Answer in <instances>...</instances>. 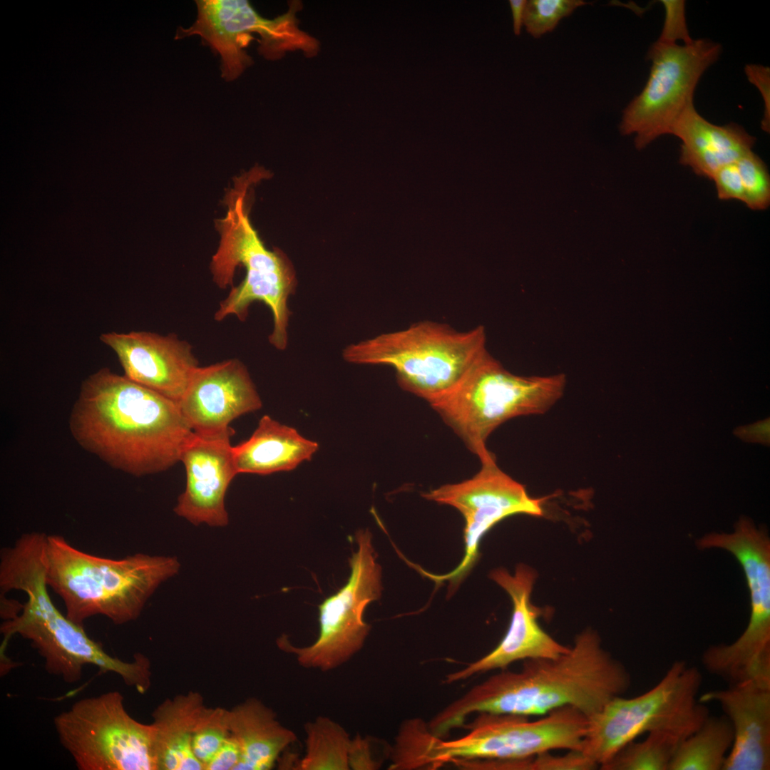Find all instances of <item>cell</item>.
Segmentation results:
<instances>
[{
  "label": "cell",
  "mask_w": 770,
  "mask_h": 770,
  "mask_svg": "<svg viewBox=\"0 0 770 770\" xmlns=\"http://www.w3.org/2000/svg\"><path fill=\"white\" fill-rule=\"evenodd\" d=\"M630 684L625 666L587 630L559 657L524 660L519 672L503 669L473 687L428 725L436 735L445 736L476 712L528 717L572 707L589 717L622 696Z\"/></svg>",
  "instance_id": "cell-1"
},
{
  "label": "cell",
  "mask_w": 770,
  "mask_h": 770,
  "mask_svg": "<svg viewBox=\"0 0 770 770\" xmlns=\"http://www.w3.org/2000/svg\"><path fill=\"white\" fill-rule=\"evenodd\" d=\"M68 428L83 449L135 476L158 473L180 461L193 432L177 401L107 367L82 382Z\"/></svg>",
  "instance_id": "cell-2"
},
{
  "label": "cell",
  "mask_w": 770,
  "mask_h": 770,
  "mask_svg": "<svg viewBox=\"0 0 770 770\" xmlns=\"http://www.w3.org/2000/svg\"><path fill=\"white\" fill-rule=\"evenodd\" d=\"M47 535L30 532L21 535L0 553L1 595L12 590L24 592L26 601L3 615L1 655L9 640L19 635L44 659L46 670L67 683L78 682L86 665L100 672H113L128 686L145 693L150 684V665L141 654L125 662L108 654L101 643L90 638L83 626L73 622L53 603L46 582L45 550Z\"/></svg>",
  "instance_id": "cell-3"
},
{
  "label": "cell",
  "mask_w": 770,
  "mask_h": 770,
  "mask_svg": "<svg viewBox=\"0 0 770 770\" xmlns=\"http://www.w3.org/2000/svg\"><path fill=\"white\" fill-rule=\"evenodd\" d=\"M260 177L256 170H252L237 178L225 197L226 214L215 221L220 238L210 268L217 286L232 288L220 302L214 319L220 322L233 315L244 321L253 302H263L272 314L269 341L276 349L283 350L288 340L290 311L287 303L294 291L296 279L284 255L268 250L250 221L247 192Z\"/></svg>",
  "instance_id": "cell-4"
},
{
  "label": "cell",
  "mask_w": 770,
  "mask_h": 770,
  "mask_svg": "<svg viewBox=\"0 0 770 770\" xmlns=\"http://www.w3.org/2000/svg\"><path fill=\"white\" fill-rule=\"evenodd\" d=\"M46 582L63 600L66 616L83 626L96 615L115 625L135 620L164 582L178 573L174 556L137 553L121 559L91 555L63 536L47 535Z\"/></svg>",
  "instance_id": "cell-5"
},
{
  "label": "cell",
  "mask_w": 770,
  "mask_h": 770,
  "mask_svg": "<svg viewBox=\"0 0 770 770\" xmlns=\"http://www.w3.org/2000/svg\"><path fill=\"white\" fill-rule=\"evenodd\" d=\"M587 724V717L572 707L535 721L516 714L480 713L467 734L452 740L435 736L418 724L405 744L406 765L409 769H434L448 763L518 761L555 749L581 751Z\"/></svg>",
  "instance_id": "cell-6"
},
{
  "label": "cell",
  "mask_w": 770,
  "mask_h": 770,
  "mask_svg": "<svg viewBox=\"0 0 770 770\" xmlns=\"http://www.w3.org/2000/svg\"><path fill=\"white\" fill-rule=\"evenodd\" d=\"M487 351L482 325L458 331L423 320L350 344L343 358L355 364L391 366L401 388L431 405L448 394Z\"/></svg>",
  "instance_id": "cell-7"
},
{
  "label": "cell",
  "mask_w": 770,
  "mask_h": 770,
  "mask_svg": "<svg viewBox=\"0 0 770 770\" xmlns=\"http://www.w3.org/2000/svg\"><path fill=\"white\" fill-rule=\"evenodd\" d=\"M566 383L564 374H513L487 351L448 394L430 406L486 464L496 462L486 446L492 432L510 419L545 414L562 398Z\"/></svg>",
  "instance_id": "cell-8"
},
{
  "label": "cell",
  "mask_w": 770,
  "mask_h": 770,
  "mask_svg": "<svg viewBox=\"0 0 770 770\" xmlns=\"http://www.w3.org/2000/svg\"><path fill=\"white\" fill-rule=\"evenodd\" d=\"M700 671L686 662L671 664L660 681L632 698L617 697L587 717L581 751L601 767L640 735L667 731L688 737L709 715L699 702Z\"/></svg>",
  "instance_id": "cell-9"
},
{
  "label": "cell",
  "mask_w": 770,
  "mask_h": 770,
  "mask_svg": "<svg viewBox=\"0 0 770 770\" xmlns=\"http://www.w3.org/2000/svg\"><path fill=\"white\" fill-rule=\"evenodd\" d=\"M53 723L80 770H157L153 727L128 713L118 691L78 700Z\"/></svg>",
  "instance_id": "cell-10"
},
{
  "label": "cell",
  "mask_w": 770,
  "mask_h": 770,
  "mask_svg": "<svg viewBox=\"0 0 770 770\" xmlns=\"http://www.w3.org/2000/svg\"><path fill=\"white\" fill-rule=\"evenodd\" d=\"M719 43L707 38L685 44L655 41L647 51L651 68L642 91L626 106L620 123L622 135H635L640 150L664 135L691 105L704 72L719 58Z\"/></svg>",
  "instance_id": "cell-11"
},
{
  "label": "cell",
  "mask_w": 770,
  "mask_h": 770,
  "mask_svg": "<svg viewBox=\"0 0 770 770\" xmlns=\"http://www.w3.org/2000/svg\"><path fill=\"white\" fill-rule=\"evenodd\" d=\"M197 16L188 29L179 27L175 39L197 35L221 58L222 77L232 81L252 63L244 50L253 34L260 36L259 51L267 59L282 57L287 51L302 50L308 56L319 50V42L298 29L295 14L299 1L291 3L288 11L274 19L261 16L247 1H196Z\"/></svg>",
  "instance_id": "cell-12"
},
{
  "label": "cell",
  "mask_w": 770,
  "mask_h": 770,
  "mask_svg": "<svg viewBox=\"0 0 770 770\" xmlns=\"http://www.w3.org/2000/svg\"><path fill=\"white\" fill-rule=\"evenodd\" d=\"M369 530L356 533L358 550L349 559L346 583L318 607L319 632L307 647H296L282 636L279 647L294 655L304 668L331 671L348 662L363 647L371 626L364 620L367 605L381 597V568Z\"/></svg>",
  "instance_id": "cell-13"
},
{
  "label": "cell",
  "mask_w": 770,
  "mask_h": 770,
  "mask_svg": "<svg viewBox=\"0 0 770 770\" xmlns=\"http://www.w3.org/2000/svg\"><path fill=\"white\" fill-rule=\"evenodd\" d=\"M233 434L232 428L217 434L192 432L182 450L180 461L185 468L186 486L174 510L193 525L228 524L225 497L237 474L230 443Z\"/></svg>",
  "instance_id": "cell-14"
},
{
  "label": "cell",
  "mask_w": 770,
  "mask_h": 770,
  "mask_svg": "<svg viewBox=\"0 0 770 770\" xmlns=\"http://www.w3.org/2000/svg\"><path fill=\"white\" fill-rule=\"evenodd\" d=\"M178 404L192 431L199 434L228 431L233 420L262 405L247 367L237 359L199 366Z\"/></svg>",
  "instance_id": "cell-15"
},
{
  "label": "cell",
  "mask_w": 770,
  "mask_h": 770,
  "mask_svg": "<svg viewBox=\"0 0 770 770\" xmlns=\"http://www.w3.org/2000/svg\"><path fill=\"white\" fill-rule=\"evenodd\" d=\"M490 578L511 597L510 626L494 650L463 669L448 674L445 683L458 682L490 670L505 669L519 660L555 658L570 649L555 640L538 622V609L530 602L535 578L530 568L520 565L513 575L504 568H497L491 572Z\"/></svg>",
  "instance_id": "cell-16"
},
{
  "label": "cell",
  "mask_w": 770,
  "mask_h": 770,
  "mask_svg": "<svg viewBox=\"0 0 770 770\" xmlns=\"http://www.w3.org/2000/svg\"><path fill=\"white\" fill-rule=\"evenodd\" d=\"M99 338L117 356L124 376L177 402L199 366L192 346L174 334L111 332Z\"/></svg>",
  "instance_id": "cell-17"
},
{
  "label": "cell",
  "mask_w": 770,
  "mask_h": 770,
  "mask_svg": "<svg viewBox=\"0 0 770 770\" xmlns=\"http://www.w3.org/2000/svg\"><path fill=\"white\" fill-rule=\"evenodd\" d=\"M699 702H717L733 728L722 770L770 769V686L748 681L709 691Z\"/></svg>",
  "instance_id": "cell-18"
},
{
  "label": "cell",
  "mask_w": 770,
  "mask_h": 770,
  "mask_svg": "<svg viewBox=\"0 0 770 770\" xmlns=\"http://www.w3.org/2000/svg\"><path fill=\"white\" fill-rule=\"evenodd\" d=\"M422 496L455 508L464 518H486L497 523L516 514L543 515L545 500L531 498L525 486L503 472L496 462L481 464L471 478L441 486Z\"/></svg>",
  "instance_id": "cell-19"
},
{
  "label": "cell",
  "mask_w": 770,
  "mask_h": 770,
  "mask_svg": "<svg viewBox=\"0 0 770 770\" xmlns=\"http://www.w3.org/2000/svg\"><path fill=\"white\" fill-rule=\"evenodd\" d=\"M680 139L679 163L697 175L711 179L721 168L736 163L752 150L756 139L741 125H714L689 106L672 128Z\"/></svg>",
  "instance_id": "cell-20"
},
{
  "label": "cell",
  "mask_w": 770,
  "mask_h": 770,
  "mask_svg": "<svg viewBox=\"0 0 770 770\" xmlns=\"http://www.w3.org/2000/svg\"><path fill=\"white\" fill-rule=\"evenodd\" d=\"M318 448L295 428L265 415L247 440L232 446V456L237 474L268 475L294 469Z\"/></svg>",
  "instance_id": "cell-21"
},
{
  "label": "cell",
  "mask_w": 770,
  "mask_h": 770,
  "mask_svg": "<svg viewBox=\"0 0 770 770\" xmlns=\"http://www.w3.org/2000/svg\"><path fill=\"white\" fill-rule=\"evenodd\" d=\"M231 734L240 749L236 770H269L297 738L284 727L274 712L256 698L230 710Z\"/></svg>",
  "instance_id": "cell-22"
},
{
  "label": "cell",
  "mask_w": 770,
  "mask_h": 770,
  "mask_svg": "<svg viewBox=\"0 0 770 770\" xmlns=\"http://www.w3.org/2000/svg\"><path fill=\"white\" fill-rule=\"evenodd\" d=\"M200 694L191 692L167 699L152 714L157 770H204L192 750V735L204 707Z\"/></svg>",
  "instance_id": "cell-23"
},
{
  "label": "cell",
  "mask_w": 770,
  "mask_h": 770,
  "mask_svg": "<svg viewBox=\"0 0 770 770\" xmlns=\"http://www.w3.org/2000/svg\"><path fill=\"white\" fill-rule=\"evenodd\" d=\"M734 742L731 722L724 714L709 715L677 749L669 770H722Z\"/></svg>",
  "instance_id": "cell-24"
},
{
  "label": "cell",
  "mask_w": 770,
  "mask_h": 770,
  "mask_svg": "<svg viewBox=\"0 0 770 770\" xmlns=\"http://www.w3.org/2000/svg\"><path fill=\"white\" fill-rule=\"evenodd\" d=\"M305 754L294 769L349 770V747L351 738L337 722L319 716L304 725Z\"/></svg>",
  "instance_id": "cell-25"
},
{
  "label": "cell",
  "mask_w": 770,
  "mask_h": 770,
  "mask_svg": "<svg viewBox=\"0 0 770 770\" xmlns=\"http://www.w3.org/2000/svg\"><path fill=\"white\" fill-rule=\"evenodd\" d=\"M686 737L667 731L647 734L644 740L630 742L607 764L602 770H669V764Z\"/></svg>",
  "instance_id": "cell-26"
},
{
  "label": "cell",
  "mask_w": 770,
  "mask_h": 770,
  "mask_svg": "<svg viewBox=\"0 0 770 770\" xmlns=\"http://www.w3.org/2000/svg\"><path fill=\"white\" fill-rule=\"evenodd\" d=\"M230 734V710L222 707L202 709L195 725L192 750L205 765Z\"/></svg>",
  "instance_id": "cell-27"
},
{
  "label": "cell",
  "mask_w": 770,
  "mask_h": 770,
  "mask_svg": "<svg viewBox=\"0 0 770 770\" xmlns=\"http://www.w3.org/2000/svg\"><path fill=\"white\" fill-rule=\"evenodd\" d=\"M588 4L582 0L527 1L523 25L529 34L538 38L553 31L562 19L570 16L578 7Z\"/></svg>",
  "instance_id": "cell-28"
},
{
  "label": "cell",
  "mask_w": 770,
  "mask_h": 770,
  "mask_svg": "<svg viewBox=\"0 0 770 770\" xmlns=\"http://www.w3.org/2000/svg\"><path fill=\"white\" fill-rule=\"evenodd\" d=\"M744 188L743 202L753 210H766L770 204V175L765 163L752 150L737 162Z\"/></svg>",
  "instance_id": "cell-29"
},
{
  "label": "cell",
  "mask_w": 770,
  "mask_h": 770,
  "mask_svg": "<svg viewBox=\"0 0 770 770\" xmlns=\"http://www.w3.org/2000/svg\"><path fill=\"white\" fill-rule=\"evenodd\" d=\"M661 2L664 9V19L657 41L665 43L682 41V44L692 41L687 24L684 1L662 0Z\"/></svg>",
  "instance_id": "cell-30"
},
{
  "label": "cell",
  "mask_w": 770,
  "mask_h": 770,
  "mask_svg": "<svg viewBox=\"0 0 770 770\" xmlns=\"http://www.w3.org/2000/svg\"><path fill=\"white\" fill-rule=\"evenodd\" d=\"M597 767L581 751H568L561 756L545 751L529 759L528 770H591Z\"/></svg>",
  "instance_id": "cell-31"
},
{
  "label": "cell",
  "mask_w": 770,
  "mask_h": 770,
  "mask_svg": "<svg viewBox=\"0 0 770 770\" xmlns=\"http://www.w3.org/2000/svg\"><path fill=\"white\" fill-rule=\"evenodd\" d=\"M711 179L714 183L719 200H736L743 202L744 188L736 163L721 168Z\"/></svg>",
  "instance_id": "cell-32"
},
{
  "label": "cell",
  "mask_w": 770,
  "mask_h": 770,
  "mask_svg": "<svg viewBox=\"0 0 770 770\" xmlns=\"http://www.w3.org/2000/svg\"><path fill=\"white\" fill-rule=\"evenodd\" d=\"M745 74L749 82L759 91L764 101V115L761 120V128L766 133L770 129V70L769 67L749 64L744 68Z\"/></svg>",
  "instance_id": "cell-33"
},
{
  "label": "cell",
  "mask_w": 770,
  "mask_h": 770,
  "mask_svg": "<svg viewBox=\"0 0 770 770\" xmlns=\"http://www.w3.org/2000/svg\"><path fill=\"white\" fill-rule=\"evenodd\" d=\"M348 759L350 769L368 770L379 767L378 761L373 758L370 740L359 734L351 739Z\"/></svg>",
  "instance_id": "cell-34"
},
{
  "label": "cell",
  "mask_w": 770,
  "mask_h": 770,
  "mask_svg": "<svg viewBox=\"0 0 770 770\" xmlns=\"http://www.w3.org/2000/svg\"><path fill=\"white\" fill-rule=\"evenodd\" d=\"M240 756L239 744L230 732L204 770H236Z\"/></svg>",
  "instance_id": "cell-35"
},
{
  "label": "cell",
  "mask_w": 770,
  "mask_h": 770,
  "mask_svg": "<svg viewBox=\"0 0 770 770\" xmlns=\"http://www.w3.org/2000/svg\"><path fill=\"white\" fill-rule=\"evenodd\" d=\"M735 434L744 441L751 442L769 443V419L759 421L751 425L738 428Z\"/></svg>",
  "instance_id": "cell-36"
},
{
  "label": "cell",
  "mask_w": 770,
  "mask_h": 770,
  "mask_svg": "<svg viewBox=\"0 0 770 770\" xmlns=\"http://www.w3.org/2000/svg\"><path fill=\"white\" fill-rule=\"evenodd\" d=\"M526 3L527 1L525 0L509 1L513 16V31L514 34L517 36L520 34L521 28L523 25L524 13Z\"/></svg>",
  "instance_id": "cell-37"
}]
</instances>
